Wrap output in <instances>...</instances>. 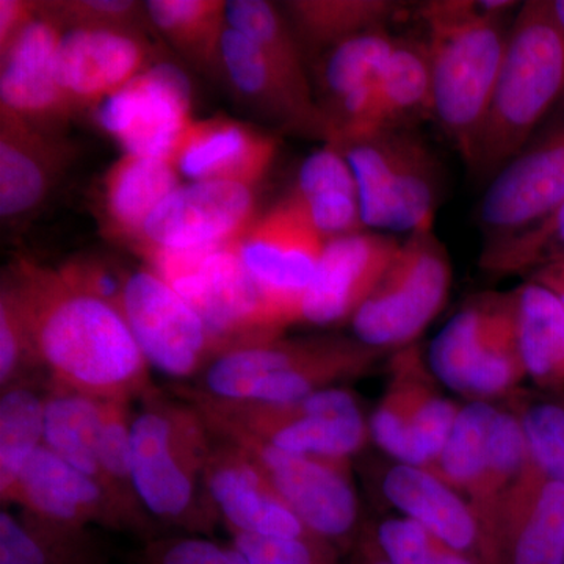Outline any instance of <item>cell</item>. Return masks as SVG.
<instances>
[{"instance_id": "6da1fadb", "label": "cell", "mask_w": 564, "mask_h": 564, "mask_svg": "<svg viewBox=\"0 0 564 564\" xmlns=\"http://www.w3.org/2000/svg\"><path fill=\"white\" fill-rule=\"evenodd\" d=\"M2 282L20 306L47 383L129 403L155 388L118 307L77 291L57 267L28 258L11 262Z\"/></svg>"}, {"instance_id": "7a4b0ae2", "label": "cell", "mask_w": 564, "mask_h": 564, "mask_svg": "<svg viewBox=\"0 0 564 564\" xmlns=\"http://www.w3.org/2000/svg\"><path fill=\"white\" fill-rule=\"evenodd\" d=\"M519 6L508 0H434L419 9L432 73V120L464 162L502 68L508 13Z\"/></svg>"}, {"instance_id": "3957f363", "label": "cell", "mask_w": 564, "mask_h": 564, "mask_svg": "<svg viewBox=\"0 0 564 564\" xmlns=\"http://www.w3.org/2000/svg\"><path fill=\"white\" fill-rule=\"evenodd\" d=\"M564 99V33L551 0L516 10L491 101L470 151V172L489 182L541 131Z\"/></svg>"}, {"instance_id": "277c9868", "label": "cell", "mask_w": 564, "mask_h": 564, "mask_svg": "<svg viewBox=\"0 0 564 564\" xmlns=\"http://www.w3.org/2000/svg\"><path fill=\"white\" fill-rule=\"evenodd\" d=\"M214 441L203 414L187 400L158 388L141 399L131 426L132 480L152 521L198 536L221 522L204 481Z\"/></svg>"}, {"instance_id": "5b68a950", "label": "cell", "mask_w": 564, "mask_h": 564, "mask_svg": "<svg viewBox=\"0 0 564 564\" xmlns=\"http://www.w3.org/2000/svg\"><path fill=\"white\" fill-rule=\"evenodd\" d=\"M384 352L352 334L278 337L221 352L191 388L223 402H292L364 377Z\"/></svg>"}, {"instance_id": "8992f818", "label": "cell", "mask_w": 564, "mask_h": 564, "mask_svg": "<svg viewBox=\"0 0 564 564\" xmlns=\"http://www.w3.org/2000/svg\"><path fill=\"white\" fill-rule=\"evenodd\" d=\"M228 350L269 343L289 328L245 269L236 242L192 250L141 252Z\"/></svg>"}, {"instance_id": "52a82bcc", "label": "cell", "mask_w": 564, "mask_h": 564, "mask_svg": "<svg viewBox=\"0 0 564 564\" xmlns=\"http://www.w3.org/2000/svg\"><path fill=\"white\" fill-rule=\"evenodd\" d=\"M174 395L192 403L206 422L239 430L291 454L351 459L370 440L369 422L355 393L337 386L284 403L223 402L184 384L174 388Z\"/></svg>"}, {"instance_id": "ba28073f", "label": "cell", "mask_w": 564, "mask_h": 564, "mask_svg": "<svg viewBox=\"0 0 564 564\" xmlns=\"http://www.w3.org/2000/svg\"><path fill=\"white\" fill-rule=\"evenodd\" d=\"M340 147L355 174L369 231L408 236L434 228L441 169L413 129L367 133Z\"/></svg>"}, {"instance_id": "9c48e42d", "label": "cell", "mask_w": 564, "mask_h": 564, "mask_svg": "<svg viewBox=\"0 0 564 564\" xmlns=\"http://www.w3.org/2000/svg\"><path fill=\"white\" fill-rule=\"evenodd\" d=\"M451 288V258L434 228L408 234L351 318L352 336L381 351L413 345L444 310Z\"/></svg>"}, {"instance_id": "30bf717a", "label": "cell", "mask_w": 564, "mask_h": 564, "mask_svg": "<svg viewBox=\"0 0 564 564\" xmlns=\"http://www.w3.org/2000/svg\"><path fill=\"white\" fill-rule=\"evenodd\" d=\"M206 421V419H204ZM210 432L242 447L304 525L328 543H348L361 525L351 459L280 451L250 434L207 422Z\"/></svg>"}, {"instance_id": "8fae6325", "label": "cell", "mask_w": 564, "mask_h": 564, "mask_svg": "<svg viewBox=\"0 0 564 564\" xmlns=\"http://www.w3.org/2000/svg\"><path fill=\"white\" fill-rule=\"evenodd\" d=\"M440 381L417 344L393 352L383 397L370 417V440L393 462L432 469L459 406L437 388Z\"/></svg>"}, {"instance_id": "7c38bea8", "label": "cell", "mask_w": 564, "mask_h": 564, "mask_svg": "<svg viewBox=\"0 0 564 564\" xmlns=\"http://www.w3.org/2000/svg\"><path fill=\"white\" fill-rule=\"evenodd\" d=\"M121 313L144 359L166 377H199L228 351L191 304L150 267L129 274Z\"/></svg>"}, {"instance_id": "4fadbf2b", "label": "cell", "mask_w": 564, "mask_h": 564, "mask_svg": "<svg viewBox=\"0 0 564 564\" xmlns=\"http://www.w3.org/2000/svg\"><path fill=\"white\" fill-rule=\"evenodd\" d=\"M564 202V106L491 181L478 209L485 245L533 228Z\"/></svg>"}, {"instance_id": "5bb4252c", "label": "cell", "mask_w": 564, "mask_h": 564, "mask_svg": "<svg viewBox=\"0 0 564 564\" xmlns=\"http://www.w3.org/2000/svg\"><path fill=\"white\" fill-rule=\"evenodd\" d=\"M325 247L326 240L288 196L237 240L245 269L288 326L302 322L304 293Z\"/></svg>"}, {"instance_id": "9a60e30c", "label": "cell", "mask_w": 564, "mask_h": 564, "mask_svg": "<svg viewBox=\"0 0 564 564\" xmlns=\"http://www.w3.org/2000/svg\"><path fill=\"white\" fill-rule=\"evenodd\" d=\"M193 90L187 74L173 63H155L95 110L104 132L124 154L172 161L188 126Z\"/></svg>"}, {"instance_id": "2e32d148", "label": "cell", "mask_w": 564, "mask_h": 564, "mask_svg": "<svg viewBox=\"0 0 564 564\" xmlns=\"http://www.w3.org/2000/svg\"><path fill=\"white\" fill-rule=\"evenodd\" d=\"M254 187L234 182H185L155 209L133 250H192L236 242L258 220Z\"/></svg>"}, {"instance_id": "e0dca14e", "label": "cell", "mask_w": 564, "mask_h": 564, "mask_svg": "<svg viewBox=\"0 0 564 564\" xmlns=\"http://www.w3.org/2000/svg\"><path fill=\"white\" fill-rule=\"evenodd\" d=\"M395 40L389 29H377L345 41L314 62L313 87L328 128L326 143L344 144L366 132Z\"/></svg>"}, {"instance_id": "ac0fdd59", "label": "cell", "mask_w": 564, "mask_h": 564, "mask_svg": "<svg viewBox=\"0 0 564 564\" xmlns=\"http://www.w3.org/2000/svg\"><path fill=\"white\" fill-rule=\"evenodd\" d=\"M163 61L151 36L73 29L63 35L58 80L74 113L95 111L141 73Z\"/></svg>"}, {"instance_id": "d6986e66", "label": "cell", "mask_w": 564, "mask_h": 564, "mask_svg": "<svg viewBox=\"0 0 564 564\" xmlns=\"http://www.w3.org/2000/svg\"><path fill=\"white\" fill-rule=\"evenodd\" d=\"M39 17L0 55V107L35 128L66 133L76 117L58 80V52L65 28L41 10Z\"/></svg>"}, {"instance_id": "ffe728a7", "label": "cell", "mask_w": 564, "mask_h": 564, "mask_svg": "<svg viewBox=\"0 0 564 564\" xmlns=\"http://www.w3.org/2000/svg\"><path fill=\"white\" fill-rule=\"evenodd\" d=\"M207 462V494L229 533L273 538H313L247 452L215 436ZM322 538V536H321Z\"/></svg>"}, {"instance_id": "44dd1931", "label": "cell", "mask_w": 564, "mask_h": 564, "mask_svg": "<svg viewBox=\"0 0 564 564\" xmlns=\"http://www.w3.org/2000/svg\"><path fill=\"white\" fill-rule=\"evenodd\" d=\"M77 150L66 133L35 128L0 107V217L20 226L46 204Z\"/></svg>"}, {"instance_id": "7402d4cb", "label": "cell", "mask_w": 564, "mask_h": 564, "mask_svg": "<svg viewBox=\"0 0 564 564\" xmlns=\"http://www.w3.org/2000/svg\"><path fill=\"white\" fill-rule=\"evenodd\" d=\"M400 242L391 234L369 229L326 242L304 293L300 323L322 328L350 323L383 278Z\"/></svg>"}, {"instance_id": "603a6c76", "label": "cell", "mask_w": 564, "mask_h": 564, "mask_svg": "<svg viewBox=\"0 0 564 564\" xmlns=\"http://www.w3.org/2000/svg\"><path fill=\"white\" fill-rule=\"evenodd\" d=\"M218 76L236 101L282 132L328 141V128L314 95L285 79L252 41L229 28L221 41Z\"/></svg>"}, {"instance_id": "cb8c5ba5", "label": "cell", "mask_w": 564, "mask_h": 564, "mask_svg": "<svg viewBox=\"0 0 564 564\" xmlns=\"http://www.w3.org/2000/svg\"><path fill=\"white\" fill-rule=\"evenodd\" d=\"M480 544L505 549L510 564H563L564 484L530 464L481 532Z\"/></svg>"}, {"instance_id": "d4e9b609", "label": "cell", "mask_w": 564, "mask_h": 564, "mask_svg": "<svg viewBox=\"0 0 564 564\" xmlns=\"http://www.w3.org/2000/svg\"><path fill=\"white\" fill-rule=\"evenodd\" d=\"M6 505H18L25 513L69 529L96 524L129 530L106 489L44 445L22 467Z\"/></svg>"}, {"instance_id": "484cf974", "label": "cell", "mask_w": 564, "mask_h": 564, "mask_svg": "<svg viewBox=\"0 0 564 564\" xmlns=\"http://www.w3.org/2000/svg\"><path fill=\"white\" fill-rule=\"evenodd\" d=\"M276 152L273 133L218 115L193 121L172 161L188 182L220 181L256 187L269 173Z\"/></svg>"}, {"instance_id": "4316f807", "label": "cell", "mask_w": 564, "mask_h": 564, "mask_svg": "<svg viewBox=\"0 0 564 564\" xmlns=\"http://www.w3.org/2000/svg\"><path fill=\"white\" fill-rule=\"evenodd\" d=\"M381 492L393 508L455 551L480 544L473 507L440 477L411 464L393 463L381 478Z\"/></svg>"}, {"instance_id": "83f0119b", "label": "cell", "mask_w": 564, "mask_h": 564, "mask_svg": "<svg viewBox=\"0 0 564 564\" xmlns=\"http://www.w3.org/2000/svg\"><path fill=\"white\" fill-rule=\"evenodd\" d=\"M182 184L170 159L122 155L111 163L101 181L99 212L104 231L132 245L155 209Z\"/></svg>"}, {"instance_id": "f1b7e54d", "label": "cell", "mask_w": 564, "mask_h": 564, "mask_svg": "<svg viewBox=\"0 0 564 564\" xmlns=\"http://www.w3.org/2000/svg\"><path fill=\"white\" fill-rule=\"evenodd\" d=\"M285 196L326 242L367 229L358 184L340 144L323 143L307 155Z\"/></svg>"}, {"instance_id": "f546056e", "label": "cell", "mask_w": 564, "mask_h": 564, "mask_svg": "<svg viewBox=\"0 0 564 564\" xmlns=\"http://www.w3.org/2000/svg\"><path fill=\"white\" fill-rule=\"evenodd\" d=\"M516 333L527 380L545 393L564 392V306L551 289L527 280L513 291Z\"/></svg>"}, {"instance_id": "4dcf8cb0", "label": "cell", "mask_w": 564, "mask_h": 564, "mask_svg": "<svg viewBox=\"0 0 564 564\" xmlns=\"http://www.w3.org/2000/svg\"><path fill=\"white\" fill-rule=\"evenodd\" d=\"M306 62L362 33L388 29L402 3L392 0H291L281 7Z\"/></svg>"}, {"instance_id": "1f68e13d", "label": "cell", "mask_w": 564, "mask_h": 564, "mask_svg": "<svg viewBox=\"0 0 564 564\" xmlns=\"http://www.w3.org/2000/svg\"><path fill=\"white\" fill-rule=\"evenodd\" d=\"M423 118L432 120V73L425 40L397 39L362 135L413 129Z\"/></svg>"}, {"instance_id": "d6a6232c", "label": "cell", "mask_w": 564, "mask_h": 564, "mask_svg": "<svg viewBox=\"0 0 564 564\" xmlns=\"http://www.w3.org/2000/svg\"><path fill=\"white\" fill-rule=\"evenodd\" d=\"M99 426L101 400L47 383L44 391V447L93 478L109 494L99 464Z\"/></svg>"}, {"instance_id": "836d02e7", "label": "cell", "mask_w": 564, "mask_h": 564, "mask_svg": "<svg viewBox=\"0 0 564 564\" xmlns=\"http://www.w3.org/2000/svg\"><path fill=\"white\" fill-rule=\"evenodd\" d=\"M88 529H69L20 511H0V564H104Z\"/></svg>"}, {"instance_id": "e575fe53", "label": "cell", "mask_w": 564, "mask_h": 564, "mask_svg": "<svg viewBox=\"0 0 564 564\" xmlns=\"http://www.w3.org/2000/svg\"><path fill=\"white\" fill-rule=\"evenodd\" d=\"M155 32L182 58L218 74L221 41L228 31L225 0H148Z\"/></svg>"}, {"instance_id": "d590c367", "label": "cell", "mask_w": 564, "mask_h": 564, "mask_svg": "<svg viewBox=\"0 0 564 564\" xmlns=\"http://www.w3.org/2000/svg\"><path fill=\"white\" fill-rule=\"evenodd\" d=\"M500 296L502 293H484L469 300L430 347L426 361L434 377L459 395L488 347Z\"/></svg>"}, {"instance_id": "8d00e7d4", "label": "cell", "mask_w": 564, "mask_h": 564, "mask_svg": "<svg viewBox=\"0 0 564 564\" xmlns=\"http://www.w3.org/2000/svg\"><path fill=\"white\" fill-rule=\"evenodd\" d=\"M532 463V454L518 411L510 403L508 406H500L494 421L484 469L473 492L467 497V502L477 518L480 534Z\"/></svg>"}, {"instance_id": "74e56055", "label": "cell", "mask_w": 564, "mask_h": 564, "mask_svg": "<svg viewBox=\"0 0 564 564\" xmlns=\"http://www.w3.org/2000/svg\"><path fill=\"white\" fill-rule=\"evenodd\" d=\"M131 403L120 400H101L99 426V464L111 499L128 522L129 532L148 534L152 519L141 507L132 480L131 467Z\"/></svg>"}, {"instance_id": "f35d334b", "label": "cell", "mask_w": 564, "mask_h": 564, "mask_svg": "<svg viewBox=\"0 0 564 564\" xmlns=\"http://www.w3.org/2000/svg\"><path fill=\"white\" fill-rule=\"evenodd\" d=\"M226 18L229 28L252 41L285 79L315 96L306 58L281 7L265 0H231Z\"/></svg>"}, {"instance_id": "ab89813d", "label": "cell", "mask_w": 564, "mask_h": 564, "mask_svg": "<svg viewBox=\"0 0 564 564\" xmlns=\"http://www.w3.org/2000/svg\"><path fill=\"white\" fill-rule=\"evenodd\" d=\"M44 392L32 383L11 384L0 393V500L6 505L22 467L43 445Z\"/></svg>"}, {"instance_id": "60d3db41", "label": "cell", "mask_w": 564, "mask_h": 564, "mask_svg": "<svg viewBox=\"0 0 564 564\" xmlns=\"http://www.w3.org/2000/svg\"><path fill=\"white\" fill-rule=\"evenodd\" d=\"M499 410V404L488 402H469L459 406L443 451L430 469L466 500L484 469Z\"/></svg>"}, {"instance_id": "b9f144b4", "label": "cell", "mask_w": 564, "mask_h": 564, "mask_svg": "<svg viewBox=\"0 0 564 564\" xmlns=\"http://www.w3.org/2000/svg\"><path fill=\"white\" fill-rule=\"evenodd\" d=\"M564 261V202L547 218L503 242L484 247L480 269L491 276L530 274Z\"/></svg>"}, {"instance_id": "7bdbcfd3", "label": "cell", "mask_w": 564, "mask_h": 564, "mask_svg": "<svg viewBox=\"0 0 564 564\" xmlns=\"http://www.w3.org/2000/svg\"><path fill=\"white\" fill-rule=\"evenodd\" d=\"M508 403L521 417L533 462L564 484V392L525 397L521 391Z\"/></svg>"}, {"instance_id": "ee69618b", "label": "cell", "mask_w": 564, "mask_h": 564, "mask_svg": "<svg viewBox=\"0 0 564 564\" xmlns=\"http://www.w3.org/2000/svg\"><path fill=\"white\" fill-rule=\"evenodd\" d=\"M40 7L61 22L65 31L102 29L158 35L147 3L137 0H46Z\"/></svg>"}, {"instance_id": "f6af8a7d", "label": "cell", "mask_w": 564, "mask_h": 564, "mask_svg": "<svg viewBox=\"0 0 564 564\" xmlns=\"http://www.w3.org/2000/svg\"><path fill=\"white\" fill-rule=\"evenodd\" d=\"M41 370L31 333L13 293L0 284V389L32 383V373Z\"/></svg>"}, {"instance_id": "bcb514c9", "label": "cell", "mask_w": 564, "mask_h": 564, "mask_svg": "<svg viewBox=\"0 0 564 564\" xmlns=\"http://www.w3.org/2000/svg\"><path fill=\"white\" fill-rule=\"evenodd\" d=\"M232 545L250 564H333L332 543L321 536L273 538L231 533Z\"/></svg>"}, {"instance_id": "7dc6e473", "label": "cell", "mask_w": 564, "mask_h": 564, "mask_svg": "<svg viewBox=\"0 0 564 564\" xmlns=\"http://www.w3.org/2000/svg\"><path fill=\"white\" fill-rule=\"evenodd\" d=\"M57 269L77 291L102 300L121 311L126 284L132 270L124 269L120 262L98 252L73 256Z\"/></svg>"}, {"instance_id": "c3c4849f", "label": "cell", "mask_w": 564, "mask_h": 564, "mask_svg": "<svg viewBox=\"0 0 564 564\" xmlns=\"http://www.w3.org/2000/svg\"><path fill=\"white\" fill-rule=\"evenodd\" d=\"M141 560L143 564H250L232 544H218L198 534L152 540Z\"/></svg>"}, {"instance_id": "681fc988", "label": "cell", "mask_w": 564, "mask_h": 564, "mask_svg": "<svg viewBox=\"0 0 564 564\" xmlns=\"http://www.w3.org/2000/svg\"><path fill=\"white\" fill-rule=\"evenodd\" d=\"M375 536L389 564H436L432 534L411 519H384Z\"/></svg>"}, {"instance_id": "f907efd6", "label": "cell", "mask_w": 564, "mask_h": 564, "mask_svg": "<svg viewBox=\"0 0 564 564\" xmlns=\"http://www.w3.org/2000/svg\"><path fill=\"white\" fill-rule=\"evenodd\" d=\"M39 2L31 0H0V55L39 17Z\"/></svg>"}, {"instance_id": "816d5d0a", "label": "cell", "mask_w": 564, "mask_h": 564, "mask_svg": "<svg viewBox=\"0 0 564 564\" xmlns=\"http://www.w3.org/2000/svg\"><path fill=\"white\" fill-rule=\"evenodd\" d=\"M529 280L540 282L558 296L564 306V261L543 267L530 274Z\"/></svg>"}, {"instance_id": "f5cc1de1", "label": "cell", "mask_w": 564, "mask_h": 564, "mask_svg": "<svg viewBox=\"0 0 564 564\" xmlns=\"http://www.w3.org/2000/svg\"><path fill=\"white\" fill-rule=\"evenodd\" d=\"M434 549V563L436 564H475L466 552L455 551L447 544L441 543L440 540L432 536Z\"/></svg>"}, {"instance_id": "db71d44e", "label": "cell", "mask_w": 564, "mask_h": 564, "mask_svg": "<svg viewBox=\"0 0 564 564\" xmlns=\"http://www.w3.org/2000/svg\"><path fill=\"white\" fill-rule=\"evenodd\" d=\"M552 11H554L555 20L558 22L560 28H562V31L564 33V0H551ZM564 106V99L563 104L560 107Z\"/></svg>"}, {"instance_id": "11a10c76", "label": "cell", "mask_w": 564, "mask_h": 564, "mask_svg": "<svg viewBox=\"0 0 564 564\" xmlns=\"http://www.w3.org/2000/svg\"><path fill=\"white\" fill-rule=\"evenodd\" d=\"M384 562V558H378V560H373V562H369L367 564H383Z\"/></svg>"}, {"instance_id": "9f6ffc18", "label": "cell", "mask_w": 564, "mask_h": 564, "mask_svg": "<svg viewBox=\"0 0 564 564\" xmlns=\"http://www.w3.org/2000/svg\"><path fill=\"white\" fill-rule=\"evenodd\" d=\"M383 564H389L388 562H386V558H384V562H383Z\"/></svg>"}, {"instance_id": "6f0895ef", "label": "cell", "mask_w": 564, "mask_h": 564, "mask_svg": "<svg viewBox=\"0 0 564 564\" xmlns=\"http://www.w3.org/2000/svg\"><path fill=\"white\" fill-rule=\"evenodd\" d=\"M563 564H564V562H563Z\"/></svg>"}]
</instances>
